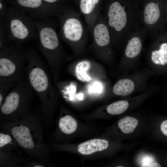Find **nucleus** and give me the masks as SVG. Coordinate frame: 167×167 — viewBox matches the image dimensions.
I'll return each instance as SVG.
<instances>
[{
  "label": "nucleus",
  "instance_id": "nucleus-4",
  "mask_svg": "<svg viewBox=\"0 0 167 167\" xmlns=\"http://www.w3.org/2000/svg\"><path fill=\"white\" fill-rule=\"evenodd\" d=\"M33 90L28 80L16 83L0 106V121L19 119L31 112Z\"/></svg>",
  "mask_w": 167,
  "mask_h": 167
},
{
  "label": "nucleus",
  "instance_id": "nucleus-2",
  "mask_svg": "<svg viewBox=\"0 0 167 167\" xmlns=\"http://www.w3.org/2000/svg\"><path fill=\"white\" fill-rule=\"evenodd\" d=\"M41 117L31 112L18 120L1 122L0 128L9 133L19 147L31 158L49 163V151L43 140Z\"/></svg>",
  "mask_w": 167,
  "mask_h": 167
},
{
  "label": "nucleus",
  "instance_id": "nucleus-24",
  "mask_svg": "<svg viewBox=\"0 0 167 167\" xmlns=\"http://www.w3.org/2000/svg\"><path fill=\"white\" fill-rule=\"evenodd\" d=\"M46 2L58 6H61L62 5H60V2L66 0H42Z\"/></svg>",
  "mask_w": 167,
  "mask_h": 167
},
{
  "label": "nucleus",
  "instance_id": "nucleus-8",
  "mask_svg": "<svg viewBox=\"0 0 167 167\" xmlns=\"http://www.w3.org/2000/svg\"><path fill=\"white\" fill-rule=\"evenodd\" d=\"M35 22L39 41V50L52 68L59 59L61 53L60 38L55 24L50 18L35 20Z\"/></svg>",
  "mask_w": 167,
  "mask_h": 167
},
{
  "label": "nucleus",
  "instance_id": "nucleus-11",
  "mask_svg": "<svg viewBox=\"0 0 167 167\" xmlns=\"http://www.w3.org/2000/svg\"><path fill=\"white\" fill-rule=\"evenodd\" d=\"M18 8L34 20H41L56 16L61 6L47 5L42 0H16Z\"/></svg>",
  "mask_w": 167,
  "mask_h": 167
},
{
  "label": "nucleus",
  "instance_id": "nucleus-5",
  "mask_svg": "<svg viewBox=\"0 0 167 167\" xmlns=\"http://www.w3.org/2000/svg\"><path fill=\"white\" fill-rule=\"evenodd\" d=\"M80 15L72 7L62 5L56 15L59 22L60 39L73 47H82L88 39L89 32Z\"/></svg>",
  "mask_w": 167,
  "mask_h": 167
},
{
  "label": "nucleus",
  "instance_id": "nucleus-14",
  "mask_svg": "<svg viewBox=\"0 0 167 167\" xmlns=\"http://www.w3.org/2000/svg\"><path fill=\"white\" fill-rule=\"evenodd\" d=\"M109 145V142L105 139H95L80 143L77 149L81 154L88 155L105 150Z\"/></svg>",
  "mask_w": 167,
  "mask_h": 167
},
{
  "label": "nucleus",
  "instance_id": "nucleus-13",
  "mask_svg": "<svg viewBox=\"0 0 167 167\" xmlns=\"http://www.w3.org/2000/svg\"><path fill=\"white\" fill-rule=\"evenodd\" d=\"M103 0H77L80 14L83 15L91 35L95 24L101 12Z\"/></svg>",
  "mask_w": 167,
  "mask_h": 167
},
{
  "label": "nucleus",
  "instance_id": "nucleus-17",
  "mask_svg": "<svg viewBox=\"0 0 167 167\" xmlns=\"http://www.w3.org/2000/svg\"><path fill=\"white\" fill-rule=\"evenodd\" d=\"M1 130L0 132V151L16 149L19 146L12 136L8 132Z\"/></svg>",
  "mask_w": 167,
  "mask_h": 167
},
{
  "label": "nucleus",
  "instance_id": "nucleus-21",
  "mask_svg": "<svg viewBox=\"0 0 167 167\" xmlns=\"http://www.w3.org/2000/svg\"><path fill=\"white\" fill-rule=\"evenodd\" d=\"M16 83L8 78L0 77V106L6 95Z\"/></svg>",
  "mask_w": 167,
  "mask_h": 167
},
{
  "label": "nucleus",
  "instance_id": "nucleus-12",
  "mask_svg": "<svg viewBox=\"0 0 167 167\" xmlns=\"http://www.w3.org/2000/svg\"><path fill=\"white\" fill-rule=\"evenodd\" d=\"M165 36L160 31L148 50L149 67L155 72L159 67L167 65V37Z\"/></svg>",
  "mask_w": 167,
  "mask_h": 167
},
{
  "label": "nucleus",
  "instance_id": "nucleus-25",
  "mask_svg": "<svg viewBox=\"0 0 167 167\" xmlns=\"http://www.w3.org/2000/svg\"><path fill=\"white\" fill-rule=\"evenodd\" d=\"M33 167H44L46 166V164L40 161H34L31 162L28 165Z\"/></svg>",
  "mask_w": 167,
  "mask_h": 167
},
{
  "label": "nucleus",
  "instance_id": "nucleus-18",
  "mask_svg": "<svg viewBox=\"0 0 167 167\" xmlns=\"http://www.w3.org/2000/svg\"><path fill=\"white\" fill-rule=\"evenodd\" d=\"M91 65L90 62L86 60L81 61L77 63L75 72L76 77L78 80L83 82H88L91 80V78L87 73Z\"/></svg>",
  "mask_w": 167,
  "mask_h": 167
},
{
  "label": "nucleus",
  "instance_id": "nucleus-7",
  "mask_svg": "<svg viewBox=\"0 0 167 167\" xmlns=\"http://www.w3.org/2000/svg\"><path fill=\"white\" fill-rule=\"evenodd\" d=\"M3 22L11 41L22 45L27 41L38 38L35 20L17 8H9Z\"/></svg>",
  "mask_w": 167,
  "mask_h": 167
},
{
  "label": "nucleus",
  "instance_id": "nucleus-3",
  "mask_svg": "<svg viewBox=\"0 0 167 167\" xmlns=\"http://www.w3.org/2000/svg\"><path fill=\"white\" fill-rule=\"evenodd\" d=\"M26 79L38 97L43 118L49 123L53 109L54 93L48 72L38 54L28 50Z\"/></svg>",
  "mask_w": 167,
  "mask_h": 167
},
{
  "label": "nucleus",
  "instance_id": "nucleus-19",
  "mask_svg": "<svg viewBox=\"0 0 167 167\" xmlns=\"http://www.w3.org/2000/svg\"><path fill=\"white\" fill-rule=\"evenodd\" d=\"M138 124V121L136 118L127 116L119 121L118 126L123 133L128 134L134 131Z\"/></svg>",
  "mask_w": 167,
  "mask_h": 167
},
{
  "label": "nucleus",
  "instance_id": "nucleus-9",
  "mask_svg": "<svg viewBox=\"0 0 167 167\" xmlns=\"http://www.w3.org/2000/svg\"><path fill=\"white\" fill-rule=\"evenodd\" d=\"M155 72L147 67L133 73L128 74L114 84L112 89L115 95L121 96H129L137 92H144L150 87L148 83Z\"/></svg>",
  "mask_w": 167,
  "mask_h": 167
},
{
  "label": "nucleus",
  "instance_id": "nucleus-27",
  "mask_svg": "<svg viewBox=\"0 0 167 167\" xmlns=\"http://www.w3.org/2000/svg\"><path fill=\"white\" fill-rule=\"evenodd\" d=\"M142 167L143 166V167H161V165L158 163H157V162H154V163H151V164H148V165H142Z\"/></svg>",
  "mask_w": 167,
  "mask_h": 167
},
{
  "label": "nucleus",
  "instance_id": "nucleus-20",
  "mask_svg": "<svg viewBox=\"0 0 167 167\" xmlns=\"http://www.w3.org/2000/svg\"><path fill=\"white\" fill-rule=\"evenodd\" d=\"M130 105L129 101L126 100H120L114 102L107 106V112L112 115H118L126 111Z\"/></svg>",
  "mask_w": 167,
  "mask_h": 167
},
{
  "label": "nucleus",
  "instance_id": "nucleus-16",
  "mask_svg": "<svg viewBox=\"0 0 167 167\" xmlns=\"http://www.w3.org/2000/svg\"><path fill=\"white\" fill-rule=\"evenodd\" d=\"M58 125L61 131L66 135L73 133L77 129L78 126L75 119L68 115L62 117L59 121Z\"/></svg>",
  "mask_w": 167,
  "mask_h": 167
},
{
  "label": "nucleus",
  "instance_id": "nucleus-1",
  "mask_svg": "<svg viewBox=\"0 0 167 167\" xmlns=\"http://www.w3.org/2000/svg\"><path fill=\"white\" fill-rule=\"evenodd\" d=\"M132 0H103L101 13L110 32L113 45L124 46L142 26L141 10Z\"/></svg>",
  "mask_w": 167,
  "mask_h": 167
},
{
  "label": "nucleus",
  "instance_id": "nucleus-10",
  "mask_svg": "<svg viewBox=\"0 0 167 167\" xmlns=\"http://www.w3.org/2000/svg\"><path fill=\"white\" fill-rule=\"evenodd\" d=\"M147 33L142 26L127 40L124 46L122 63L129 74L138 63Z\"/></svg>",
  "mask_w": 167,
  "mask_h": 167
},
{
  "label": "nucleus",
  "instance_id": "nucleus-6",
  "mask_svg": "<svg viewBox=\"0 0 167 167\" xmlns=\"http://www.w3.org/2000/svg\"><path fill=\"white\" fill-rule=\"evenodd\" d=\"M28 50L11 41L0 49V77L16 83L26 79Z\"/></svg>",
  "mask_w": 167,
  "mask_h": 167
},
{
  "label": "nucleus",
  "instance_id": "nucleus-26",
  "mask_svg": "<svg viewBox=\"0 0 167 167\" xmlns=\"http://www.w3.org/2000/svg\"><path fill=\"white\" fill-rule=\"evenodd\" d=\"M161 129L163 134L167 136V120L162 123L161 125Z\"/></svg>",
  "mask_w": 167,
  "mask_h": 167
},
{
  "label": "nucleus",
  "instance_id": "nucleus-23",
  "mask_svg": "<svg viewBox=\"0 0 167 167\" xmlns=\"http://www.w3.org/2000/svg\"><path fill=\"white\" fill-rule=\"evenodd\" d=\"M9 9L5 7L3 3L0 2V21L3 20L4 19L8 12Z\"/></svg>",
  "mask_w": 167,
  "mask_h": 167
},
{
  "label": "nucleus",
  "instance_id": "nucleus-15",
  "mask_svg": "<svg viewBox=\"0 0 167 167\" xmlns=\"http://www.w3.org/2000/svg\"><path fill=\"white\" fill-rule=\"evenodd\" d=\"M15 151H0L1 166H16L23 162L22 157Z\"/></svg>",
  "mask_w": 167,
  "mask_h": 167
},
{
  "label": "nucleus",
  "instance_id": "nucleus-22",
  "mask_svg": "<svg viewBox=\"0 0 167 167\" xmlns=\"http://www.w3.org/2000/svg\"><path fill=\"white\" fill-rule=\"evenodd\" d=\"M11 41L3 22L0 21V49L8 45Z\"/></svg>",
  "mask_w": 167,
  "mask_h": 167
}]
</instances>
